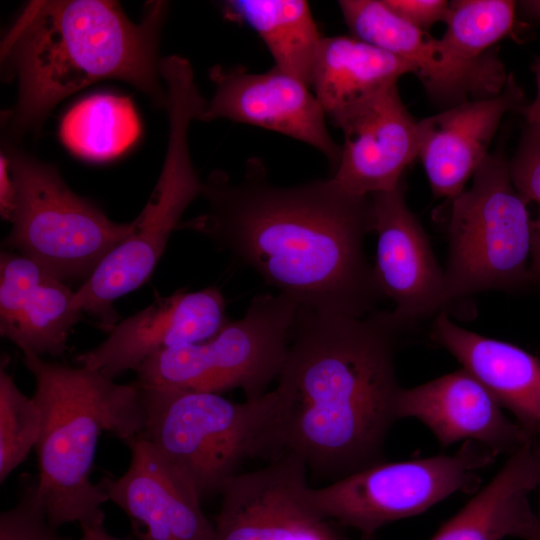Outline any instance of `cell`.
Wrapping results in <instances>:
<instances>
[{
	"label": "cell",
	"mask_w": 540,
	"mask_h": 540,
	"mask_svg": "<svg viewBox=\"0 0 540 540\" xmlns=\"http://www.w3.org/2000/svg\"><path fill=\"white\" fill-rule=\"evenodd\" d=\"M200 197L205 211L178 228L209 237L299 308L352 317L376 310L383 297L364 247L370 196L332 178L277 185L251 158L239 180L212 172Z\"/></svg>",
	"instance_id": "6da1fadb"
},
{
	"label": "cell",
	"mask_w": 540,
	"mask_h": 540,
	"mask_svg": "<svg viewBox=\"0 0 540 540\" xmlns=\"http://www.w3.org/2000/svg\"><path fill=\"white\" fill-rule=\"evenodd\" d=\"M405 330L391 311L352 317L298 307L274 389L267 457L297 455L332 482L385 461Z\"/></svg>",
	"instance_id": "7a4b0ae2"
},
{
	"label": "cell",
	"mask_w": 540,
	"mask_h": 540,
	"mask_svg": "<svg viewBox=\"0 0 540 540\" xmlns=\"http://www.w3.org/2000/svg\"><path fill=\"white\" fill-rule=\"evenodd\" d=\"M167 9L150 2L134 23L116 1H30L1 42L2 76L18 82L11 134L36 129L63 99L104 79L133 85L165 108L158 45Z\"/></svg>",
	"instance_id": "3957f363"
},
{
	"label": "cell",
	"mask_w": 540,
	"mask_h": 540,
	"mask_svg": "<svg viewBox=\"0 0 540 540\" xmlns=\"http://www.w3.org/2000/svg\"><path fill=\"white\" fill-rule=\"evenodd\" d=\"M22 353L35 378L33 399L41 412L36 490L48 522L55 530L72 522H104L102 505L109 498L90 479L97 443L103 431L124 442L143 432L139 388L117 384L87 366Z\"/></svg>",
	"instance_id": "277c9868"
},
{
	"label": "cell",
	"mask_w": 540,
	"mask_h": 540,
	"mask_svg": "<svg viewBox=\"0 0 540 540\" xmlns=\"http://www.w3.org/2000/svg\"><path fill=\"white\" fill-rule=\"evenodd\" d=\"M138 388L141 434L188 477L201 499L220 493L245 459L267 455L274 390L237 403L218 393Z\"/></svg>",
	"instance_id": "5b68a950"
},
{
	"label": "cell",
	"mask_w": 540,
	"mask_h": 540,
	"mask_svg": "<svg viewBox=\"0 0 540 540\" xmlns=\"http://www.w3.org/2000/svg\"><path fill=\"white\" fill-rule=\"evenodd\" d=\"M205 104L191 77L175 76L167 82L169 135L157 183L129 233L75 292L73 308L95 316L109 332L116 320L114 301L150 277L183 213L201 196L203 181L191 159L188 134Z\"/></svg>",
	"instance_id": "8992f818"
},
{
	"label": "cell",
	"mask_w": 540,
	"mask_h": 540,
	"mask_svg": "<svg viewBox=\"0 0 540 540\" xmlns=\"http://www.w3.org/2000/svg\"><path fill=\"white\" fill-rule=\"evenodd\" d=\"M506 159L489 154L452 200L444 269L448 302L529 285L531 219Z\"/></svg>",
	"instance_id": "52a82bcc"
},
{
	"label": "cell",
	"mask_w": 540,
	"mask_h": 540,
	"mask_svg": "<svg viewBox=\"0 0 540 540\" xmlns=\"http://www.w3.org/2000/svg\"><path fill=\"white\" fill-rule=\"evenodd\" d=\"M16 189L12 228L3 244L62 281L87 280L129 233L74 193L58 170L22 151L4 154Z\"/></svg>",
	"instance_id": "ba28073f"
},
{
	"label": "cell",
	"mask_w": 540,
	"mask_h": 540,
	"mask_svg": "<svg viewBox=\"0 0 540 540\" xmlns=\"http://www.w3.org/2000/svg\"><path fill=\"white\" fill-rule=\"evenodd\" d=\"M298 305L278 293L253 297L244 316L212 338L161 351L135 371L140 387L264 395L284 364Z\"/></svg>",
	"instance_id": "9c48e42d"
},
{
	"label": "cell",
	"mask_w": 540,
	"mask_h": 540,
	"mask_svg": "<svg viewBox=\"0 0 540 540\" xmlns=\"http://www.w3.org/2000/svg\"><path fill=\"white\" fill-rule=\"evenodd\" d=\"M490 449L465 441L452 455L380 462L321 488L310 496L323 516L374 535L381 527L425 512L458 491L471 490L478 471L496 457Z\"/></svg>",
	"instance_id": "30bf717a"
},
{
	"label": "cell",
	"mask_w": 540,
	"mask_h": 540,
	"mask_svg": "<svg viewBox=\"0 0 540 540\" xmlns=\"http://www.w3.org/2000/svg\"><path fill=\"white\" fill-rule=\"evenodd\" d=\"M338 5L352 36L407 62L440 105L493 97L507 84L510 75L496 53L463 57L402 20L383 0H341Z\"/></svg>",
	"instance_id": "8fae6325"
},
{
	"label": "cell",
	"mask_w": 540,
	"mask_h": 540,
	"mask_svg": "<svg viewBox=\"0 0 540 540\" xmlns=\"http://www.w3.org/2000/svg\"><path fill=\"white\" fill-rule=\"evenodd\" d=\"M306 470L302 458L283 454L231 477L220 492L214 540H349L314 505Z\"/></svg>",
	"instance_id": "7c38bea8"
},
{
	"label": "cell",
	"mask_w": 540,
	"mask_h": 540,
	"mask_svg": "<svg viewBox=\"0 0 540 540\" xmlns=\"http://www.w3.org/2000/svg\"><path fill=\"white\" fill-rule=\"evenodd\" d=\"M210 78L214 94L198 120L223 118L286 135L318 150L336 169L341 147L331 137L327 115L306 83L275 66L263 73L216 66Z\"/></svg>",
	"instance_id": "4fadbf2b"
},
{
	"label": "cell",
	"mask_w": 540,
	"mask_h": 540,
	"mask_svg": "<svg viewBox=\"0 0 540 540\" xmlns=\"http://www.w3.org/2000/svg\"><path fill=\"white\" fill-rule=\"evenodd\" d=\"M330 119L344 137L331 177L340 187L370 196L402 185L403 172L418 157V121L404 105L397 83Z\"/></svg>",
	"instance_id": "5bb4252c"
},
{
	"label": "cell",
	"mask_w": 540,
	"mask_h": 540,
	"mask_svg": "<svg viewBox=\"0 0 540 540\" xmlns=\"http://www.w3.org/2000/svg\"><path fill=\"white\" fill-rule=\"evenodd\" d=\"M370 197L372 231L377 234L376 283L382 297L394 302L392 314L407 329L449 303L444 269L407 206L402 185Z\"/></svg>",
	"instance_id": "9a60e30c"
},
{
	"label": "cell",
	"mask_w": 540,
	"mask_h": 540,
	"mask_svg": "<svg viewBox=\"0 0 540 540\" xmlns=\"http://www.w3.org/2000/svg\"><path fill=\"white\" fill-rule=\"evenodd\" d=\"M125 443L129 468L98 485L126 513L136 540H214V524L188 477L142 434Z\"/></svg>",
	"instance_id": "2e32d148"
},
{
	"label": "cell",
	"mask_w": 540,
	"mask_h": 540,
	"mask_svg": "<svg viewBox=\"0 0 540 540\" xmlns=\"http://www.w3.org/2000/svg\"><path fill=\"white\" fill-rule=\"evenodd\" d=\"M227 322L225 300L217 287L179 290L158 296L115 325L105 341L80 354L77 362L114 379L161 351L212 338Z\"/></svg>",
	"instance_id": "e0dca14e"
},
{
	"label": "cell",
	"mask_w": 540,
	"mask_h": 540,
	"mask_svg": "<svg viewBox=\"0 0 540 540\" xmlns=\"http://www.w3.org/2000/svg\"><path fill=\"white\" fill-rule=\"evenodd\" d=\"M398 419L415 418L443 447L474 441L508 456L532 439L502 411L490 391L463 367L413 388H401Z\"/></svg>",
	"instance_id": "ac0fdd59"
},
{
	"label": "cell",
	"mask_w": 540,
	"mask_h": 540,
	"mask_svg": "<svg viewBox=\"0 0 540 540\" xmlns=\"http://www.w3.org/2000/svg\"><path fill=\"white\" fill-rule=\"evenodd\" d=\"M510 75L496 96L469 100L418 121V157L436 197L453 200L488 157L503 116L523 107Z\"/></svg>",
	"instance_id": "d6986e66"
},
{
	"label": "cell",
	"mask_w": 540,
	"mask_h": 540,
	"mask_svg": "<svg viewBox=\"0 0 540 540\" xmlns=\"http://www.w3.org/2000/svg\"><path fill=\"white\" fill-rule=\"evenodd\" d=\"M64 281L20 254L0 255V334L21 351L39 356L64 353L68 334L82 312Z\"/></svg>",
	"instance_id": "ffe728a7"
},
{
	"label": "cell",
	"mask_w": 540,
	"mask_h": 540,
	"mask_svg": "<svg viewBox=\"0 0 540 540\" xmlns=\"http://www.w3.org/2000/svg\"><path fill=\"white\" fill-rule=\"evenodd\" d=\"M431 339L451 353L510 411L531 438H540V359L522 348L456 325L445 310L433 321Z\"/></svg>",
	"instance_id": "44dd1931"
},
{
	"label": "cell",
	"mask_w": 540,
	"mask_h": 540,
	"mask_svg": "<svg viewBox=\"0 0 540 540\" xmlns=\"http://www.w3.org/2000/svg\"><path fill=\"white\" fill-rule=\"evenodd\" d=\"M531 441L509 455L493 479L430 540H526L540 530L528 500L540 482V461Z\"/></svg>",
	"instance_id": "7402d4cb"
},
{
	"label": "cell",
	"mask_w": 540,
	"mask_h": 540,
	"mask_svg": "<svg viewBox=\"0 0 540 540\" xmlns=\"http://www.w3.org/2000/svg\"><path fill=\"white\" fill-rule=\"evenodd\" d=\"M408 73L407 62L352 35L323 36L310 88L332 118Z\"/></svg>",
	"instance_id": "603a6c76"
},
{
	"label": "cell",
	"mask_w": 540,
	"mask_h": 540,
	"mask_svg": "<svg viewBox=\"0 0 540 540\" xmlns=\"http://www.w3.org/2000/svg\"><path fill=\"white\" fill-rule=\"evenodd\" d=\"M227 18L242 21L261 38L275 67L310 87L320 35L310 6L304 0H228Z\"/></svg>",
	"instance_id": "cb8c5ba5"
},
{
	"label": "cell",
	"mask_w": 540,
	"mask_h": 540,
	"mask_svg": "<svg viewBox=\"0 0 540 540\" xmlns=\"http://www.w3.org/2000/svg\"><path fill=\"white\" fill-rule=\"evenodd\" d=\"M140 123L127 97L110 93L77 102L64 116L60 135L75 154L90 160L111 159L138 138Z\"/></svg>",
	"instance_id": "d4e9b609"
},
{
	"label": "cell",
	"mask_w": 540,
	"mask_h": 540,
	"mask_svg": "<svg viewBox=\"0 0 540 540\" xmlns=\"http://www.w3.org/2000/svg\"><path fill=\"white\" fill-rule=\"evenodd\" d=\"M516 7L510 0L451 1L441 40L463 57H480L511 31Z\"/></svg>",
	"instance_id": "484cf974"
},
{
	"label": "cell",
	"mask_w": 540,
	"mask_h": 540,
	"mask_svg": "<svg viewBox=\"0 0 540 540\" xmlns=\"http://www.w3.org/2000/svg\"><path fill=\"white\" fill-rule=\"evenodd\" d=\"M41 412L35 400L16 386L4 367L0 370V482L27 457L37 444Z\"/></svg>",
	"instance_id": "4316f807"
},
{
	"label": "cell",
	"mask_w": 540,
	"mask_h": 540,
	"mask_svg": "<svg viewBox=\"0 0 540 540\" xmlns=\"http://www.w3.org/2000/svg\"><path fill=\"white\" fill-rule=\"evenodd\" d=\"M508 165L517 191L528 204L535 202L538 205V217L531 220L529 284L540 288V130L526 125Z\"/></svg>",
	"instance_id": "83f0119b"
},
{
	"label": "cell",
	"mask_w": 540,
	"mask_h": 540,
	"mask_svg": "<svg viewBox=\"0 0 540 540\" xmlns=\"http://www.w3.org/2000/svg\"><path fill=\"white\" fill-rule=\"evenodd\" d=\"M0 540H70L53 529L36 490V480H26L17 504L0 514Z\"/></svg>",
	"instance_id": "f1b7e54d"
},
{
	"label": "cell",
	"mask_w": 540,
	"mask_h": 540,
	"mask_svg": "<svg viewBox=\"0 0 540 540\" xmlns=\"http://www.w3.org/2000/svg\"><path fill=\"white\" fill-rule=\"evenodd\" d=\"M387 7L405 22L426 31L444 21L449 9L445 0H383Z\"/></svg>",
	"instance_id": "f546056e"
},
{
	"label": "cell",
	"mask_w": 540,
	"mask_h": 540,
	"mask_svg": "<svg viewBox=\"0 0 540 540\" xmlns=\"http://www.w3.org/2000/svg\"><path fill=\"white\" fill-rule=\"evenodd\" d=\"M16 189L12 179L8 160L1 155L0 160V212L3 219L12 221L15 210Z\"/></svg>",
	"instance_id": "4dcf8cb0"
},
{
	"label": "cell",
	"mask_w": 540,
	"mask_h": 540,
	"mask_svg": "<svg viewBox=\"0 0 540 540\" xmlns=\"http://www.w3.org/2000/svg\"><path fill=\"white\" fill-rule=\"evenodd\" d=\"M533 71L536 78L537 94L533 102L523 106L520 110L526 119V124L540 130V57L535 60Z\"/></svg>",
	"instance_id": "1f68e13d"
},
{
	"label": "cell",
	"mask_w": 540,
	"mask_h": 540,
	"mask_svg": "<svg viewBox=\"0 0 540 540\" xmlns=\"http://www.w3.org/2000/svg\"><path fill=\"white\" fill-rule=\"evenodd\" d=\"M81 529L82 535L77 540H129L109 534L104 527V522L81 526Z\"/></svg>",
	"instance_id": "d6a6232c"
},
{
	"label": "cell",
	"mask_w": 540,
	"mask_h": 540,
	"mask_svg": "<svg viewBox=\"0 0 540 540\" xmlns=\"http://www.w3.org/2000/svg\"><path fill=\"white\" fill-rule=\"evenodd\" d=\"M518 6L525 17L540 22V0L521 1Z\"/></svg>",
	"instance_id": "836d02e7"
},
{
	"label": "cell",
	"mask_w": 540,
	"mask_h": 540,
	"mask_svg": "<svg viewBox=\"0 0 540 540\" xmlns=\"http://www.w3.org/2000/svg\"><path fill=\"white\" fill-rule=\"evenodd\" d=\"M531 442H532L533 449L540 461V438H533ZM537 490H538V509H537L536 514L540 521V482H539Z\"/></svg>",
	"instance_id": "e575fe53"
},
{
	"label": "cell",
	"mask_w": 540,
	"mask_h": 540,
	"mask_svg": "<svg viewBox=\"0 0 540 540\" xmlns=\"http://www.w3.org/2000/svg\"><path fill=\"white\" fill-rule=\"evenodd\" d=\"M526 540H540V530L531 534Z\"/></svg>",
	"instance_id": "d590c367"
},
{
	"label": "cell",
	"mask_w": 540,
	"mask_h": 540,
	"mask_svg": "<svg viewBox=\"0 0 540 540\" xmlns=\"http://www.w3.org/2000/svg\"><path fill=\"white\" fill-rule=\"evenodd\" d=\"M358 540H374V536H372V535H361Z\"/></svg>",
	"instance_id": "8d00e7d4"
}]
</instances>
